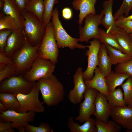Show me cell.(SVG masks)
Returning <instances> with one entry per match:
<instances>
[{
    "mask_svg": "<svg viewBox=\"0 0 132 132\" xmlns=\"http://www.w3.org/2000/svg\"><path fill=\"white\" fill-rule=\"evenodd\" d=\"M36 83L42 95L43 102L48 107L56 106L64 100L63 85L55 75L40 79Z\"/></svg>",
    "mask_w": 132,
    "mask_h": 132,
    "instance_id": "obj_1",
    "label": "cell"
},
{
    "mask_svg": "<svg viewBox=\"0 0 132 132\" xmlns=\"http://www.w3.org/2000/svg\"><path fill=\"white\" fill-rule=\"evenodd\" d=\"M20 11L24 20L23 29L27 41L33 46L40 44L45 35L46 26L42 21L25 9Z\"/></svg>",
    "mask_w": 132,
    "mask_h": 132,
    "instance_id": "obj_2",
    "label": "cell"
},
{
    "mask_svg": "<svg viewBox=\"0 0 132 132\" xmlns=\"http://www.w3.org/2000/svg\"><path fill=\"white\" fill-rule=\"evenodd\" d=\"M40 44L33 46L27 41L22 47L12 54L11 58L16 67L14 76H23L29 70L33 62L39 56Z\"/></svg>",
    "mask_w": 132,
    "mask_h": 132,
    "instance_id": "obj_3",
    "label": "cell"
},
{
    "mask_svg": "<svg viewBox=\"0 0 132 132\" xmlns=\"http://www.w3.org/2000/svg\"><path fill=\"white\" fill-rule=\"evenodd\" d=\"M59 13L58 9L55 8L53 11L51 22L58 48L67 47L71 50L75 48L84 49L88 48V46L78 44V38L71 37L67 33L59 19Z\"/></svg>",
    "mask_w": 132,
    "mask_h": 132,
    "instance_id": "obj_4",
    "label": "cell"
},
{
    "mask_svg": "<svg viewBox=\"0 0 132 132\" xmlns=\"http://www.w3.org/2000/svg\"><path fill=\"white\" fill-rule=\"evenodd\" d=\"M51 22L46 27L45 33L38 48L39 56L55 64L58 62L59 51Z\"/></svg>",
    "mask_w": 132,
    "mask_h": 132,
    "instance_id": "obj_5",
    "label": "cell"
},
{
    "mask_svg": "<svg viewBox=\"0 0 132 132\" xmlns=\"http://www.w3.org/2000/svg\"><path fill=\"white\" fill-rule=\"evenodd\" d=\"M55 65L50 60L38 56L23 77L30 82H36L40 79L49 77L54 71Z\"/></svg>",
    "mask_w": 132,
    "mask_h": 132,
    "instance_id": "obj_6",
    "label": "cell"
},
{
    "mask_svg": "<svg viewBox=\"0 0 132 132\" xmlns=\"http://www.w3.org/2000/svg\"><path fill=\"white\" fill-rule=\"evenodd\" d=\"M36 82L29 93L27 94L19 93L16 95L20 106L18 112L25 113L29 111L37 113L44 111L45 108L39 99L40 91Z\"/></svg>",
    "mask_w": 132,
    "mask_h": 132,
    "instance_id": "obj_7",
    "label": "cell"
},
{
    "mask_svg": "<svg viewBox=\"0 0 132 132\" xmlns=\"http://www.w3.org/2000/svg\"><path fill=\"white\" fill-rule=\"evenodd\" d=\"M103 16L101 11L99 14H90L86 16L84 26L80 25L79 27V41L88 43L91 38L98 39L100 34L99 27L101 24V20Z\"/></svg>",
    "mask_w": 132,
    "mask_h": 132,
    "instance_id": "obj_8",
    "label": "cell"
},
{
    "mask_svg": "<svg viewBox=\"0 0 132 132\" xmlns=\"http://www.w3.org/2000/svg\"><path fill=\"white\" fill-rule=\"evenodd\" d=\"M36 82L26 80L23 76H13L0 82V92L11 93L16 95L19 93L27 94L32 90Z\"/></svg>",
    "mask_w": 132,
    "mask_h": 132,
    "instance_id": "obj_9",
    "label": "cell"
},
{
    "mask_svg": "<svg viewBox=\"0 0 132 132\" xmlns=\"http://www.w3.org/2000/svg\"><path fill=\"white\" fill-rule=\"evenodd\" d=\"M0 120L12 123L13 128L17 129L19 132H25V126L35 119V112L28 111L25 113L12 110H7L0 112Z\"/></svg>",
    "mask_w": 132,
    "mask_h": 132,
    "instance_id": "obj_10",
    "label": "cell"
},
{
    "mask_svg": "<svg viewBox=\"0 0 132 132\" xmlns=\"http://www.w3.org/2000/svg\"><path fill=\"white\" fill-rule=\"evenodd\" d=\"M98 91L92 88H87L84 94V99L80 103L79 115L75 120L80 123L84 122L90 118L95 110V99Z\"/></svg>",
    "mask_w": 132,
    "mask_h": 132,
    "instance_id": "obj_11",
    "label": "cell"
},
{
    "mask_svg": "<svg viewBox=\"0 0 132 132\" xmlns=\"http://www.w3.org/2000/svg\"><path fill=\"white\" fill-rule=\"evenodd\" d=\"M89 43L90 45L88 46V49L85 53L88 57V65L86 70L83 72L85 81L91 79L94 76L95 70L98 65V54L101 44L99 40L95 38Z\"/></svg>",
    "mask_w": 132,
    "mask_h": 132,
    "instance_id": "obj_12",
    "label": "cell"
},
{
    "mask_svg": "<svg viewBox=\"0 0 132 132\" xmlns=\"http://www.w3.org/2000/svg\"><path fill=\"white\" fill-rule=\"evenodd\" d=\"M82 68L78 67L73 76L74 88L69 92L68 98L73 104L80 103L84 98V94L87 89L83 76Z\"/></svg>",
    "mask_w": 132,
    "mask_h": 132,
    "instance_id": "obj_13",
    "label": "cell"
},
{
    "mask_svg": "<svg viewBox=\"0 0 132 132\" xmlns=\"http://www.w3.org/2000/svg\"><path fill=\"white\" fill-rule=\"evenodd\" d=\"M110 116L120 126L132 131V108L124 107H110Z\"/></svg>",
    "mask_w": 132,
    "mask_h": 132,
    "instance_id": "obj_14",
    "label": "cell"
},
{
    "mask_svg": "<svg viewBox=\"0 0 132 132\" xmlns=\"http://www.w3.org/2000/svg\"><path fill=\"white\" fill-rule=\"evenodd\" d=\"M27 41L23 28L12 31L8 37L3 52L11 58L12 54L22 47Z\"/></svg>",
    "mask_w": 132,
    "mask_h": 132,
    "instance_id": "obj_15",
    "label": "cell"
},
{
    "mask_svg": "<svg viewBox=\"0 0 132 132\" xmlns=\"http://www.w3.org/2000/svg\"><path fill=\"white\" fill-rule=\"evenodd\" d=\"M114 0H107L103 4V9L101 11L103 16L101 21V24L105 28L107 32L112 34L121 30L117 27L115 23L112 14V7Z\"/></svg>",
    "mask_w": 132,
    "mask_h": 132,
    "instance_id": "obj_16",
    "label": "cell"
},
{
    "mask_svg": "<svg viewBox=\"0 0 132 132\" xmlns=\"http://www.w3.org/2000/svg\"><path fill=\"white\" fill-rule=\"evenodd\" d=\"M95 104V110L93 115L96 119L107 122L110 116L111 108L105 95L98 92L96 96Z\"/></svg>",
    "mask_w": 132,
    "mask_h": 132,
    "instance_id": "obj_17",
    "label": "cell"
},
{
    "mask_svg": "<svg viewBox=\"0 0 132 132\" xmlns=\"http://www.w3.org/2000/svg\"><path fill=\"white\" fill-rule=\"evenodd\" d=\"M98 0H74L72 3L73 8L79 11L78 24L82 25L84 19L90 14H96L95 5Z\"/></svg>",
    "mask_w": 132,
    "mask_h": 132,
    "instance_id": "obj_18",
    "label": "cell"
},
{
    "mask_svg": "<svg viewBox=\"0 0 132 132\" xmlns=\"http://www.w3.org/2000/svg\"><path fill=\"white\" fill-rule=\"evenodd\" d=\"M94 74L91 79L85 81L87 88L95 89L99 92L108 96L109 91L105 76L98 67L95 68Z\"/></svg>",
    "mask_w": 132,
    "mask_h": 132,
    "instance_id": "obj_19",
    "label": "cell"
},
{
    "mask_svg": "<svg viewBox=\"0 0 132 132\" xmlns=\"http://www.w3.org/2000/svg\"><path fill=\"white\" fill-rule=\"evenodd\" d=\"M4 4L2 9L3 12L13 18L23 28L24 19L15 0H4Z\"/></svg>",
    "mask_w": 132,
    "mask_h": 132,
    "instance_id": "obj_20",
    "label": "cell"
},
{
    "mask_svg": "<svg viewBox=\"0 0 132 132\" xmlns=\"http://www.w3.org/2000/svg\"><path fill=\"white\" fill-rule=\"evenodd\" d=\"M72 117L68 119V126L71 132H97L95 120L92 117L80 125L75 122Z\"/></svg>",
    "mask_w": 132,
    "mask_h": 132,
    "instance_id": "obj_21",
    "label": "cell"
},
{
    "mask_svg": "<svg viewBox=\"0 0 132 132\" xmlns=\"http://www.w3.org/2000/svg\"><path fill=\"white\" fill-rule=\"evenodd\" d=\"M98 67L105 77L112 71V65L105 44H101L98 54Z\"/></svg>",
    "mask_w": 132,
    "mask_h": 132,
    "instance_id": "obj_22",
    "label": "cell"
},
{
    "mask_svg": "<svg viewBox=\"0 0 132 132\" xmlns=\"http://www.w3.org/2000/svg\"><path fill=\"white\" fill-rule=\"evenodd\" d=\"M107 52L112 65H116L127 62L132 57L110 45L105 44Z\"/></svg>",
    "mask_w": 132,
    "mask_h": 132,
    "instance_id": "obj_23",
    "label": "cell"
},
{
    "mask_svg": "<svg viewBox=\"0 0 132 132\" xmlns=\"http://www.w3.org/2000/svg\"><path fill=\"white\" fill-rule=\"evenodd\" d=\"M130 77L125 74L111 71L105 77L109 92L113 91L117 87L121 86L123 82Z\"/></svg>",
    "mask_w": 132,
    "mask_h": 132,
    "instance_id": "obj_24",
    "label": "cell"
},
{
    "mask_svg": "<svg viewBox=\"0 0 132 132\" xmlns=\"http://www.w3.org/2000/svg\"><path fill=\"white\" fill-rule=\"evenodd\" d=\"M112 34L123 49V52L132 57V40L129 34L122 29Z\"/></svg>",
    "mask_w": 132,
    "mask_h": 132,
    "instance_id": "obj_25",
    "label": "cell"
},
{
    "mask_svg": "<svg viewBox=\"0 0 132 132\" xmlns=\"http://www.w3.org/2000/svg\"><path fill=\"white\" fill-rule=\"evenodd\" d=\"M0 102L4 105L7 110L18 112L20 108L19 103L16 96L11 92H0Z\"/></svg>",
    "mask_w": 132,
    "mask_h": 132,
    "instance_id": "obj_26",
    "label": "cell"
},
{
    "mask_svg": "<svg viewBox=\"0 0 132 132\" xmlns=\"http://www.w3.org/2000/svg\"><path fill=\"white\" fill-rule=\"evenodd\" d=\"M107 98L110 107H124L127 106L124 99L123 93L120 88L109 92Z\"/></svg>",
    "mask_w": 132,
    "mask_h": 132,
    "instance_id": "obj_27",
    "label": "cell"
},
{
    "mask_svg": "<svg viewBox=\"0 0 132 132\" xmlns=\"http://www.w3.org/2000/svg\"><path fill=\"white\" fill-rule=\"evenodd\" d=\"M44 0H30L25 10L43 22L44 11Z\"/></svg>",
    "mask_w": 132,
    "mask_h": 132,
    "instance_id": "obj_28",
    "label": "cell"
},
{
    "mask_svg": "<svg viewBox=\"0 0 132 132\" xmlns=\"http://www.w3.org/2000/svg\"><path fill=\"white\" fill-rule=\"evenodd\" d=\"M95 120L97 132H119L121 131V126L113 120L109 121L107 122L96 119Z\"/></svg>",
    "mask_w": 132,
    "mask_h": 132,
    "instance_id": "obj_29",
    "label": "cell"
},
{
    "mask_svg": "<svg viewBox=\"0 0 132 132\" xmlns=\"http://www.w3.org/2000/svg\"><path fill=\"white\" fill-rule=\"evenodd\" d=\"M21 28L16 21L10 16L0 13V30L7 29L12 31L17 30Z\"/></svg>",
    "mask_w": 132,
    "mask_h": 132,
    "instance_id": "obj_30",
    "label": "cell"
},
{
    "mask_svg": "<svg viewBox=\"0 0 132 132\" xmlns=\"http://www.w3.org/2000/svg\"><path fill=\"white\" fill-rule=\"evenodd\" d=\"M99 30L100 34L98 39L101 43L108 44L123 52V49L113 35L110 32H107L106 31L103 29L99 28Z\"/></svg>",
    "mask_w": 132,
    "mask_h": 132,
    "instance_id": "obj_31",
    "label": "cell"
},
{
    "mask_svg": "<svg viewBox=\"0 0 132 132\" xmlns=\"http://www.w3.org/2000/svg\"><path fill=\"white\" fill-rule=\"evenodd\" d=\"M58 0H44V11L43 22L46 26L52 19L54 7L58 3Z\"/></svg>",
    "mask_w": 132,
    "mask_h": 132,
    "instance_id": "obj_32",
    "label": "cell"
},
{
    "mask_svg": "<svg viewBox=\"0 0 132 132\" xmlns=\"http://www.w3.org/2000/svg\"><path fill=\"white\" fill-rule=\"evenodd\" d=\"M0 64V82L7 78L14 76L16 67L14 64Z\"/></svg>",
    "mask_w": 132,
    "mask_h": 132,
    "instance_id": "obj_33",
    "label": "cell"
},
{
    "mask_svg": "<svg viewBox=\"0 0 132 132\" xmlns=\"http://www.w3.org/2000/svg\"><path fill=\"white\" fill-rule=\"evenodd\" d=\"M123 91L124 98L127 106H129L132 100V77H130L125 82L121 85Z\"/></svg>",
    "mask_w": 132,
    "mask_h": 132,
    "instance_id": "obj_34",
    "label": "cell"
},
{
    "mask_svg": "<svg viewBox=\"0 0 132 132\" xmlns=\"http://www.w3.org/2000/svg\"><path fill=\"white\" fill-rule=\"evenodd\" d=\"M132 9V0H123L120 7L113 16L115 21L124 14L125 15V17L127 16Z\"/></svg>",
    "mask_w": 132,
    "mask_h": 132,
    "instance_id": "obj_35",
    "label": "cell"
},
{
    "mask_svg": "<svg viewBox=\"0 0 132 132\" xmlns=\"http://www.w3.org/2000/svg\"><path fill=\"white\" fill-rule=\"evenodd\" d=\"M25 132H53L54 130L48 124L41 122L38 126L30 125L29 123L25 126Z\"/></svg>",
    "mask_w": 132,
    "mask_h": 132,
    "instance_id": "obj_36",
    "label": "cell"
},
{
    "mask_svg": "<svg viewBox=\"0 0 132 132\" xmlns=\"http://www.w3.org/2000/svg\"><path fill=\"white\" fill-rule=\"evenodd\" d=\"M115 72L125 74L132 77V58L127 62L117 65Z\"/></svg>",
    "mask_w": 132,
    "mask_h": 132,
    "instance_id": "obj_37",
    "label": "cell"
},
{
    "mask_svg": "<svg viewBox=\"0 0 132 132\" xmlns=\"http://www.w3.org/2000/svg\"><path fill=\"white\" fill-rule=\"evenodd\" d=\"M116 26L128 34L132 33V20L123 21L117 19L115 21Z\"/></svg>",
    "mask_w": 132,
    "mask_h": 132,
    "instance_id": "obj_38",
    "label": "cell"
},
{
    "mask_svg": "<svg viewBox=\"0 0 132 132\" xmlns=\"http://www.w3.org/2000/svg\"><path fill=\"white\" fill-rule=\"evenodd\" d=\"M12 31L7 29L0 30V51L3 52L8 37Z\"/></svg>",
    "mask_w": 132,
    "mask_h": 132,
    "instance_id": "obj_39",
    "label": "cell"
},
{
    "mask_svg": "<svg viewBox=\"0 0 132 132\" xmlns=\"http://www.w3.org/2000/svg\"><path fill=\"white\" fill-rule=\"evenodd\" d=\"M12 123L10 121L4 122L0 121V132H14Z\"/></svg>",
    "mask_w": 132,
    "mask_h": 132,
    "instance_id": "obj_40",
    "label": "cell"
},
{
    "mask_svg": "<svg viewBox=\"0 0 132 132\" xmlns=\"http://www.w3.org/2000/svg\"><path fill=\"white\" fill-rule=\"evenodd\" d=\"M0 63L7 65L14 64L11 59L3 52H0Z\"/></svg>",
    "mask_w": 132,
    "mask_h": 132,
    "instance_id": "obj_41",
    "label": "cell"
},
{
    "mask_svg": "<svg viewBox=\"0 0 132 132\" xmlns=\"http://www.w3.org/2000/svg\"><path fill=\"white\" fill-rule=\"evenodd\" d=\"M62 14L63 18L66 20L71 19L73 16L72 11L70 8L68 7H66L63 9Z\"/></svg>",
    "mask_w": 132,
    "mask_h": 132,
    "instance_id": "obj_42",
    "label": "cell"
},
{
    "mask_svg": "<svg viewBox=\"0 0 132 132\" xmlns=\"http://www.w3.org/2000/svg\"><path fill=\"white\" fill-rule=\"evenodd\" d=\"M20 11L25 9V7L30 0H15Z\"/></svg>",
    "mask_w": 132,
    "mask_h": 132,
    "instance_id": "obj_43",
    "label": "cell"
},
{
    "mask_svg": "<svg viewBox=\"0 0 132 132\" xmlns=\"http://www.w3.org/2000/svg\"><path fill=\"white\" fill-rule=\"evenodd\" d=\"M118 19L123 21L132 20V14L126 17H125L123 15L121 16L118 18L117 20Z\"/></svg>",
    "mask_w": 132,
    "mask_h": 132,
    "instance_id": "obj_44",
    "label": "cell"
},
{
    "mask_svg": "<svg viewBox=\"0 0 132 132\" xmlns=\"http://www.w3.org/2000/svg\"><path fill=\"white\" fill-rule=\"evenodd\" d=\"M7 110L4 105L0 102V112L5 111Z\"/></svg>",
    "mask_w": 132,
    "mask_h": 132,
    "instance_id": "obj_45",
    "label": "cell"
},
{
    "mask_svg": "<svg viewBox=\"0 0 132 132\" xmlns=\"http://www.w3.org/2000/svg\"><path fill=\"white\" fill-rule=\"evenodd\" d=\"M129 35L130 37L132 40V33L129 34Z\"/></svg>",
    "mask_w": 132,
    "mask_h": 132,
    "instance_id": "obj_46",
    "label": "cell"
},
{
    "mask_svg": "<svg viewBox=\"0 0 132 132\" xmlns=\"http://www.w3.org/2000/svg\"><path fill=\"white\" fill-rule=\"evenodd\" d=\"M132 108V102L128 106Z\"/></svg>",
    "mask_w": 132,
    "mask_h": 132,
    "instance_id": "obj_47",
    "label": "cell"
},
{
    "mask_svg": "<svg viewBox=\"0 0 132 132\" xmlns=\"http://www.w3.org/2000/svg\"></svg>",
    "mask_w": 132,
    "mask_h": 132,
    "instance_id": "obj_48",
    "label": "cell"
}]
</instances>
